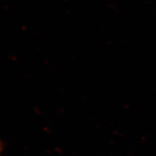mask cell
Wrapping results in <instances>:
<instances>
[{"mask_svg":"<svg viewBox=\"0 0 156 156\" xmlns=\"http://www.w3.org/2000/svg\"><path fill=\"white\" fill-rule=\"evenodd\" d=\"M2 151V145H0V155H1Z\"/></svg>","mask_w":156,"mask_h":156,"instance_id":"6da1fadb","label":"cell"}]
</instances>
